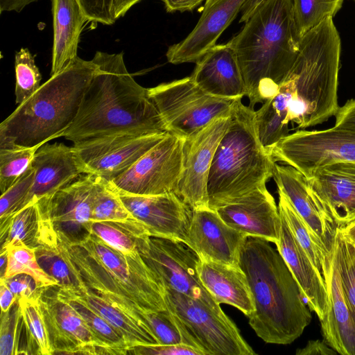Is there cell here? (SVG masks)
I'll use <instances>...</instances> for the list:
<instances>
[{
    "mask_svg": "<svg viewBox=\"0 0 355 355\" xmlns=\"http://www.w3.org/2000/svg\"><path fill=\"white\" fill-rule=\"evenodd\" d=\"M96 64L76 117L61 137L73 144L115 134L168 132L148 89L128 72L123 53L96 51Z\"/></svg>",
    "mask_w": 355,
    "mask_h": 355,
    "instance_id": "6da1fadb",
    "label": "cell"
},
{
    "mask_svg": "<svg viewBox=\"0 0 355 355\" xmlns=\"http://www.w3.org/2000/svg\"><path fill=\"white\" fill-rule=\"evenodd\" d=\"M268 240L248 236L239 266L246 275L254 311L249 324L270 344L292 343L311 322V311L282 255Z\"/></svg>",
    "mask_w": 355,
    "mask_h": 355,
    "instance_id": "7a4b0ae2",
    "label": "cell"
},
{
    "mask_svg": "<svg viewBox=\"0 0 355 355\" xmlns=\"http://www.w3.org/2000/svg\"><path fill=\"white\" fill-rule=\"evenodd\" d=\"M301 38L292 0H266L228 43L245 83L249 107L275 96L291 69Z\"/></svg>",
    "mask_w": 355,
    "mask_h": 355,
    "instance_id": "3957f363",
    "label": "cell"
},
{
    "mask_svg": "<svg viewBox=\"0 0 355 355\" xmlns=\"http://www.w3.org/2000/svg\"><path fill=\"white\" fill-rule=\"evenodd\" d=\"M58 248L71 270L85 285L142 322L144 311L167 309L165 288L138 250L125 254L89 234L71 243L58 238Z\"/></svg>",
    "mask_w": 355,
    "mask_h": 355,
    "instance_id": "277c9868",
    "label": "cell"
},
{
    "mask_svg": "<svg viewBox=\"0 0 355 355\" xmlns=\"http://www.w3.org/2000/svg\"><path fill=\"white\" fill-rule=\"evenodd\" d=\"M340 39L333 18L324 19L302 38L297 58L278 93L286 121L304 129L337 113Z\"/></svg>",
    "mask_w": 355,
    "mask_h": 355,
    "instance_id": "5b68a950",
    "label": "cell"
},
{
    "mask_svg": "<svg viewBox=\"0 0 355 355\" xmlns=\"http://www.w3.org/2000/svg\"><path fill=\"white\" fill-rule=\"evenodd\" d=\"M93 60L78 57L51 78L0 124V148L40 147L60 137L75 120L94 76Z\"/></svg>",
    "mask_w": 355,
    "mask_h": 355,
    "instance_id": "8992f818",
    "label": "cell"
},
{
    "mask_svg": "<svg viewBox=\"0 0 355 355\" xmlns=\"http://www.w3.org/2000/svg\"><path fill=\"white\" fill-rule=\"evenodd\" d=\"M275 164L259 139L255 111L236 100L209 170L208 207L214 209L266 187Z\"/></svg>",
    "mask_w": 355,
    "mask_h": 355,
    "instance_id": "52a82bcc",
    "label": "cell"
},
{
    "mask_svg": "<svg viewBox=\"0 0 355 355\" xmlns=\"http://www.w3.org/2000/svg\"><path fill=\"white\" fill-rule=\"evenodd\" d=\"M164 300L187 345L203 355L256 354L223 311L171 288L165 289Z\"/></svg>",
    "mask_w": 355,
    "mask_h": 355,
    "instance_id": "ba28073f",
    "label": "cell"
},
{
    "mask_svg": "<svg viewBox=\"0 0 355 355\" xmlns=\"http://www.w3.org/2000/svg\"><path fill=\"white\" fill-rule=\"evenodd\" d=\"M167 131L184 139L218 118L230 117L237 99L211 96L186 77L148 88Z\"/></svg>",
    "mask_w": 355,
    "mask_h": 355,
    "instance_id": "9c48e42d",
    "label": "cell"
},
{
    "mask_svg": "<svg viewBox=\"0 0 355 355\" xmlns=\"http://www.w3.org/2000/svg\"><path fill=\"white\" fill-rule=\"evenodd\" d=\"M137 246L142 259L158 276L165 289H173L223 312L200 280L198 267L201 258L184 241L150 236L145 232L137 236Z\"/></svg>",
    "mask_w": 355,
    "mask_h": 355,
    "instance_id": "30bf717a",
    "label": "cell"
},
{
    "mask_svg": "<svg viewBox=\"0 0 355 355\" xmlns=\"http://www.w3.org/2000/svg\"><path fill=\"white\" fill-rule=\"evenodd\" d=\"M270 154L275 162L290 165L309 178L317 168L329 163H355V131L334 126L297 130L282 139Z\"/></svg>",
    "mask_w": 355,
    "mask_h": 355,
    "instance_id": "8fae6325",
    "label": "cell"
},
{
    "mask_svg": "<svg viewBox=\"0 0 355 355\" xmlns=\"http://www.w3.org/2000/svg\"><path fill=\"white\" fill-rule=\"evenodd\" d=\"M183 139L170 132L128 171L110 181L121 193L157 196L175 193L182 168Z\"/></svg>",
    "mask_w": 355,
    "mask_h": 355,
    "instance_id": "7c38bea8",
    "label": "cell"
},
{
    "mask_svg": "<svg viewBox=\"0 0 355 355\" xmlns=\"http://www.w3.org/2000/svg\"><path fill=\"white\" fill-rule=\"evenodd\" d=\"M168 132H125L73 144L86 174L112 181L128 171Z\"/></svg>",
    "mask_w": 355,
    "mask_h": 355,
    "instance_id": "4fadbf2b",
    "label": "cell"
},
{
    "mask_svg": "<svg viewBox=\"0 0 355 355\" xmlns=\"http://www.w3.org/2000/svg\"><path fill=\"white\" fill-rule=\"evenodd\" d=\"M231 116L213 120L183 139L182 168L175 193L193 209L208 207L207 179L216 148Z\"/></svg>",
    "mask_w": 355,
    "mask_h": 355,
    "instance_id": "5bb4252c",
    "label": "cell"
},
{
    "mask_svg": "<svg viewBox=\"0 0 355 355\" xmlns=\"http://www.w3.org/2000/svg\"><path fill=\"white\" fill-rule=\"evenodd\" d=\"M46 288L40 304L53 354H114L92 331L80 314L66 301Z\"/></svg>",
    "mask_w": 355,
    "mask_h": 355,
    "instance_id": "9a60e30c",
    "label": "cell"
},
{
    "mask_svg": "<svg viewBox=\"0 0 355 355\" xmlns=\"http://www.w3.org/2000/svg\"><path fill=\"white\" fill-rule=\"evenodd\" d=\"M96 175L83 174L51 196L42 198L58 238L78 243L90 234Z\"/></svg>",
    "mask_w": 355,
    "mask_h": 355,
    "instance_id": "2e32d148",
    "label": "cell"
},
{
    "mask_svg": "<svg viewBox=\"0 0 355 355\" xmlns=\"http://www.w3.org/2000/svg\"><path fill=\"white\" fill-rule=\"evenodd\" d=\"M119 193L125 206L150 236L185 241L193 209L175 193L157 196Z\"/></svg>",
    "mask_w": 355,
    "mask_h": 355,
    "instance_id": "e0dca14e",
    "label": "cell"
},
{
    "mask_svg": "<svg viewBox=\"0 0 355 355\" xmlns=\"http://www.w3.org/2000/svg\"><path fill=\"white\" fill-rule=\"evenodd\" d=\"M245 234L226 224L209 207L193 209L185 239L202 260L238 266Z\"/></svg>",
    "mask_w": 355,
    "mask_h": 355,
    "instance_id": "ac0fdd59",
    "label": "cell"
},
{
    "mask_svg": "<svg viewBox=\"0 0 355 355\" xmlns=\"http://www.w3.org/2000/svg\"><path fill=\"white\" fill-rule=\"evenodd\" d=\"M230 227L248 236L276 243L281 217L273 196L266 187L213 209Z\"/></svg>",
    "mask_w": 355,
    "mask_h": 355,
    "instance_id": "d6986e66",
    "label": "cell"
},
{
    "mask_svg": "<svg viewBox=\"0 0 355 355\" xmlns=\"http://www.w3.org/2000/svg\"><path fill=\"white\" fill-rule=\"evenodd\" d=\"M246 0L205 1L202 13L193 31L182 41L168 47V62L178 64L196 62L235 19Z\"/></svg>",
    "mask_w": 355,
    "mask_h": 355,
    "instance_id": "ffe728a7",
    "label": "cell"
},
{
    "mask_svg": "<svg viewBox=\"0 0 355 355\" xmlns=\"http://www.w3.org/2000/svg\"><path fill=\"white\" fill-rule=\"evenodd\" d=\"M306 181L338 228L355 220V163L336 162L323 165Z\"/></svg>",
    "mask_w": 355,
    "mask_h": 355,
    "instance_id": "44dd1931",
    "label": "cell"
},
{
    "mask_svg": "<svg viewBox=\"0 0 355 355\" xmlns=\"http://www.w3.org/2000/svg\"><path fill=\"white\" fill-rule=\"evenodd\" d=\"M31 166L35 177L26 205L51 196L86 174L74 147L62 143L42 145L36 150Z\"/></svg>",
    "mask_w": 355,
    "mask_h": 355,
    "instance_id": "7402d4cb",
    "label": "cell"
},
{
    "mask_svg": "<svg viewBox=\"0 0 355 355\" xmlns=\"http://www.w3.org/2000/svg\"><path fill=\"white\" fill-rule=\"evenodd\" d=\"M328 307L320 322L324 341L338 354L355 355V324L346 303L333 246L322 270Z\"/></svg>",
    "mask_w": 355,
    "mask_h": 355,
    "instance_id": "603a6c76",
    "label": "cell"
},
{
    "mask_svg": "<svg viewBox=\"0 0 355 355\" xmlns=\"http://www.w3.org/2000/svg\"><path fill=\"white\" fill-rule=\"evenodd\" d=\"M272 178L277 190L285 194L309 227L331 250L338 226L311 191L306 178L293 166L277 164Z\"/></svg>",
    "mask_w": 355,
    "mask_h": 355,
    "instance_id": "cb8c5ba5",
    "label": "cell"
},
{
    "mask_svg": "<svg viewBox=\"0 0 355 355\" xmlns=\"http://www.w3.org/2000/svg\"><path fill=\"white\" fill-rule=\"evenodd\" d=\"M190 77L211 96L226 99H242L246 96L237 57L228 42L208 50L196 62Z\"/></svg>",
    "mask_w": 355,
    "mask_h": 355,
    "instance_id": "d4e9b609",
    "label": "cell"
},
{
    "mask_svg": "<svg viewBox=\"0 0 355 355\" xmlns=\"http://www.w3.org/2000/svg\"><path fill=\"white\" fill-rule=\"evenodd\" d=\"M281 217V230L277 249L295 279L310 310L320 321L326 315L328 295L324 277L299 244L284 218Z\"/></svg>",
    "mask_w": 355,
    "mask_h": 355,
    "instance_id": "484cf974",
    "label": "cell"
},
{
    "mask_svg": "<svg viewBox=\"0 0 355 355\" xmlns=\"http://www.w3.org/2000/svg\"><path fill=\"white\" fill-rule=\"evenodd\" d=\"M1 251L17 245L58 248V235L41 200L32 202L0 223Z\"/></svg>",
    "mask_w": 355,
    "mask_h": 355,
    "instance_id": "4316f807",
    "label": "cell"
},
{
    "mask_svg": "<svg viewBox=\"0 0 355 355\" xmlns=\"http://www.w3.org/2000/svg\"><path fill=\"white\" fill-rule=\"evenodd\" d=\"M198 272L203 286L218 304L233 306L248 318L254 313L252 292L246 275L239 265L201 259Z\"/></svg>",
    "mask_w": 355,
    "mask_h": 355,
    "instance_id": "83f0119b",
    "label": "cell"
},
{
    "mask_svg": "<svg viewBox=\"0 0 355 355\" xmlns=\"http://www.w3.org/2000/svg\"><path fill=\"white\" fill-rule=\"evenodd\" d=\"M53 40L51 76L64 69L78 56L80 36L89 21L80 0H51Z\"/></svg>",
    "mask_w": 355,
    "mask_h": 355,
    "instance_id": "f1b7e54d",
    "label": "cell"
},
{
    "mask_svg": "<svg viewBox=\"0 0 355 355\" xmlns=\"http://www.w3.org/2000/svg\"><path fill=\"white\" fill-rule=\"evenodd\" d=\"M56 288L58 293L83 302L104 318L124 337L130 347L140 345L159 344L147 325L130 315L97 292L87 286L72 288L56 286Z\"/></svg>",
    "mask_w": 355,
    "mask_h": 355,
    "instance_id": "f546056e",
    "label": "cell"
},
{
    "mask_svg": "<svg viewBox=\"0 0 355 355\" xmlns=\"http://www.w3.org/2000/svg\"><path fill=\"white\" fill-rule=\"evenodd\" d=\"M279 214L284 218L291 232L322 275L323 264L330 254L321 241L293 207L287 197L278 190ZM323 277V276H322Z\"/></svg>",
    "mask_w": 355,
    "mask_h": 355,
    "instance_id": "4dcf8cb0",
    "label": "cell"
},
{
    "mask_svg": "<svg viewBox=\"0 0 355 355\" xmlns=\"http://www.w3.org/2000/svg\"><path fill=\"white\" fill-rule=\"evenodd\" d=\"M41 294L18 299L26 334V354H53L49 331L40 304Z\"/></svg>",
    "mask_w": 355,
    "mask_h": 355,
    "instance_id": "1f68e13d",
    "label": "cell"
},
{
    "mask_svg": "<svg viewBox=\"0 0 355 355\" xmlns=\"http://www.w3.org/2000/svg\"><path fill=\"white\" fill-rule=\"evenodd\" d=\"M255 116L261 143L270 153L272 148L289 134L286 109L276 94L263 102L261 108L255 111Z\"/></svg>",
    "mask_w": 355,
    "mask_h": 355,
    "instance_id": "d6a6232c",
    "label": "cell"
},
{
    "mask_svg": "<svg viewBox=\"0 0 355 355\" xmlns=\"http://www.w3.org/2000/svg\"><path fill=\"white\" fill-rule=\"evenodd\" d=\"M89 230L91 234L125 254L135 253L137 251V236L144 232L148 233L137 220L92 222Z\"/></svg>",
    "mask_w": 355,
    "mask_h": 355,
    "instance_id": "836d02e7",
    "label": "cell"
},
{
    "mask_svg": "<svg viewBox=\"0 0 355 355\" xmlns=\"http://www.w3.org/2000/svg\"><path fill=\"white\" fill-rule=\"evenodd\" d=\"M137 220L121 199L110 181L96 176L92 200L91 222H126Z\"/></svg>",
    "mask_w": 355,
    "mask_h": 355,
    "instance_id": "e575fe53",
    "label": "cell"
},
{
    "mask_svg": "<svg viewBox=\"0 0 355 355\" xmlns=\"http://www.w3.org/2000/svg\"><path fill=\"white\" fill-rule=\"evenodd\" d=\"M57 297L68 302L83 318L99 340L114 354H128L129 345L124 337L104 318L83 302L58 292Z\"/></svg>",
    "mask_w": 355,
    "mask_h": 355,
    "instance_id": "d590c367",
    "label": "cell"
},
{
    "mask_svg": "<svg viewBox=\"0 0 355 355\" xmlns=\"http://www.w3.org/2000/svg\"><path fill=\"white\" fill-rule=\"evenodd\" d=\"M332 246L336 255L343 295L355 324V245L337 228Z\"/></svg>",
    "mask_w": 355,
    "mask_h": 355,
    "instance_id": "8d00e7d4",
    "label": "cell"
},
{
    "mask_svg": "<svg viewBox=\"0 0 355 355\" xmlns=\"http://www.w3.org/2000/svg\"><path fill=\"white\" fill-rule=\"evenodd\" d=\"M295 26L302 38L324 19L334 17L344 0H292Z\"/></svg>",
    "mask_w": 355,
    "mask_h": 355,
    "instance_id": "74e56055",
    "label": "cell"
},
{
    "mask_svg": "<svg viewBox=\"0 0 355 355\" xmlns=\"http://www.w3.org/2000/svg\"><path fill=\"white\" fill-rule=\"evenodd\" d=\"M7 250L8 261L3 279L24 273L31 276L40 288L59 286L58 282L49 275L39 264L35 249L17 245Z\"/></svg>",
    "mask_w": 355,
    "mask_h": 355,
    "instance_id": "f35d334b",
    "label": "cell"
},
{
    "mask_svg": "<svg viewBox=\"0 0 355 355\" xmlns=\"http://www.w3.org/2000/svg\"><path fill=\"white\" fill-rule=\"evenodd\" d=\"M39 148L19 146L0 148L1 194L21 177Z\"/></svg>",
    "mask_w": 355,
    "mask_h": 355,
    "instance_id": "ab89813d",
    "label": "cell"
},
{
    "mask_svg": "<svg viewBox=\"0 0 355 355\" xmlns=\"http://www.w3.org/2000/svg\"><path fill=\"white\" fill-rule=\"evenodd\" d=\"M15 103L18 105L30 98L41 86L42 75L34 56L27 48L15 54Z\"/></svg>",
    "mask_w": 355,
    "mask_h": 355,
    "instance_id": "60d3db41",
    "label": "cell"
},
{
    "mask_svg": "<svg viewBox=\"0 0 355 355\" xmlns=\"http://www.w3.org/2000/svg\"><path fill=\"white\" fill-rule=\"evenodd\" d=\"M35 254L42 268L58 282V286L72 288L86 286L82 279L77 277L72 272L62 257L58 248H39L35 250Z\"/></svg>",
    "mask_w": 355,
    "mask_h": 355,
    "instance_id": "b9f144b4",
    "label": "cell"
},
{
    "mask_svg": "<svg viewBox=\"0 0 355 355\" xmlns=\"http://www.w3.org/2000/svg\"><path fill=\"white\" fill-rule=\"evenodd\" d=\"M141 320L156 337L159 344L188 345L172 313L167 309L144 311L141 313Z\"/></svg>",
    "mask_w": 355,
    "mask_h": 355,
    "instance_id": "7bdbcfd3",
    "label": "cell"
},
{
    "mask_svg": "<svg viewBox=\"0 0 355 355\" xmlns=\"http://www.w3.org/2000/svg\"><path fill=\"white\" fill-rule=\"evenodd\" d=\"M35 170L31 163L21 177L0 198V221L11 217L26 206V201L33 184Z\"/></svg>",
    "mask_w": 355,
    "mask_h": 355,
    "instance_id": "ee69618b",
    "label": "cell"
},
{
    "mask_svg": "<svg viewBox=\"0 0 355 355\" xmlns=\"http://www.w3.org/2000/svg\"><path fill=\"white\" fill-rule=\"evenodd\" d=\"M21 318L18 299L6 312L1 311L0 355L19 354L18 326Z\"/></svg>",
    "mask_w": 355,
    "mask_h": 355,
    "instance_id": "f6af8a7d",
    "label": "cell"
},
{
    "mask_svg": "<svg viewBox=\"0 0 355 355\" xmlns=\"http://www.w3.org/2000/svg\"><path fill=\"white\" fill-rule=\"evenodd\" d=\"M128 354L134 355H203L200 350L183 344L135 345L129 348Z\"/></svg>",
    "mask_w": 355,
    "mask_h": 355,
    "instance_id": "bcb514c9",
    "label": "cell"
},
{
    "mask_svg": "<svg viewBox=\"0 0 355 355\" xmlns=\"http://www.w3.org/2000/svg\"><path fill=\"white\" fill-rule=\"evenodd\" d=\"M89 21L111 25L116 20L113 15L112 0H80Z\"/></svg>",
    "mask_w": 355,
    "mask_h": 355,
    "instance_id": "7dc6e473",
    "label": "cell"
},
{
    "mask_svg": "<svg viewBox=\"0 0 355 355\" xmlns=\"http://www.w3.org/2000/svg\"><path fill=\"white\" fill-rule=\"evenodd\" d=\"M9 288L17 299L31 297L40 295L45 288H40L35 280L24 273L17 274L10 277L0 279Z\"/></svg>",
    "mask_w": 355,
    "mask_h": 355,
    "instance_id": "c3c4849f",
    "label": "cell"
},
{
    "mask_svg": "<svg viewBox=\"0 0 355 355\" xmlns=\"http://www.w3.org/2000/svg\"><path fill=\"white\" fill-rule=\"evenodd\" d=\"M334 127L355 131V98L348 100L334 116Z\"/></svg>",
    "mask_w": 355,
    "mask_h": 355,
    "instance_id": "681fc988",
    "label": "cell"
},
{
    "mask_svg": "<svg viewBox=\"0 0 355 355\" xmlns=\"http://www.w3.org/2000/svg\"><path fill=\"white\" fill-rule=\"evenodd\" d=\"M296 355H332L338 354L325 341L320 340H309L306 346L298 349Z\"/></svg>",
    "mask_w": 355,
    "mask_h": 355,
    "instance_id": "f907efd6",
    "label": "cell"
},
{
    "mask_svg": "<svg viewBox=\"0 0 355 355\" xmlns=\"http://www.w3.org/2000/svg\"><path fill=\"white\" fill-rule=\"evenodd\" d=\"M168 12L192 11L204 0H162Z\"/></svg>",
    "mask_w": 355,
    "mask_h": 355,
    "instance_id": "816d5d0a",
    "label": "cell"
},
{
    "mask_svg": "<svg viewBox=\"0 0 355 355\" xmlns=\"http://www.w3.org/2000/svg\"><path fill=\"white\" fill-rule=\"evenodd\" d=\"M17 300L15 294L3 282L0 281V306L2 312H6Z\"/></svg>",
    "mask_w": 355,
    "mask_h": 355,
    "instance_id": "f5cc1de1",
    "label": "cell"
},
{
    "mask_svg": "<svg viewBox=\"0 0 355 355\" xmlns=\"http://www.w3.org/2000/svg\"><path fill=\"white\" fill-rule=\"evenodd\" d=\"M37 1L38 0H0V11L1 13L10 11L19 12L26 6Z\"/></svg>",
    "mask_w": 355,
    "mask_h": 355,
    "instance_id": "db71d44e",
    "label": "cell"
},
{
    "mask_svg": "<svg viewBox=\"0 0 355 355\" xmlns=\"http://www.w3.org/2000/svg\"><path fill=\"white\" fill-rule=\"evenodd\" d=\"M141 0H112L113 15L115 20L123 17L136 3Z\"/></svg>",
    "mask_w": 355,
    "mask_h": 355,
    "instance_id": "11a10c76",
    "label": "cell"
},
{
    "mask_svg": "<svg viewBox=\"0 0 355 355\" xmlns=\"http://www.w3.org/2000/svg\"><path fill=\"white\" fill-rule=\"evenodd\" d=\"M266 0H246L243 3L241 12V17L239 22H245L252 15L254 11Z\"/></svg>",
    "mask_w": 355,
    "mask_h": 355,
    "instance_id": "9f6ffc18",
    "label": "cell"
},
{
    "mask_svg": "<svg viewBox=\"0 0 355 355\" xmlns=\"http://www.w3.org/2000/svg\"><path fill=\"white\" fill-rule=\"evenodd\" d=\"M339 229L345 237L355 245V220Z\"/></svg>",
    "mask_w": 355,
    "mask_h": 355,
    "instance_id": "6f0895ef",
    "label": "cell"
},
{
    "mask_svg": "<svg viewBox=\"0 0 355 355\" xmlns=\"http://www.w3.org/2000/svg\"><path fill=\"white\" fill-rule=\"evenodd\" d=\"M8 261V250L1 251L0 253V279H3L7 270Z\"/></svg>",
    "mask_w": 355,
    "mask_h": 355,
    "instance_id": "680465c9",
    "label": "cell"
},
{
    "mask_svg": "<svg viewBox=\"0 0 355 355\" xmlns=\"http://www.w3.org/2000/svg\"><path fill=\"white\" fill-rule=\"evenodd\" d=\"M210 1V0H206V1Z\"/></svg>",
    "mask_w": 355,
    "mask_h": 355,
    "instance_id": "91938a15",
    "label": "cell"
},
{
    "mask_svg": "<svg viewBox=\"0 0 355 355\" xmlns=\"http://www.w3.org/2000/svg\"><path fill=\"white\" fill-rule=\"evenodd\" d=\"M354 1H355V0H353Z\"/></svg>",
    "mask_w": 355,
    "mask_h": 355,
    "instance_id": "94428289",
    "label": "cell"
}]
</instances>
